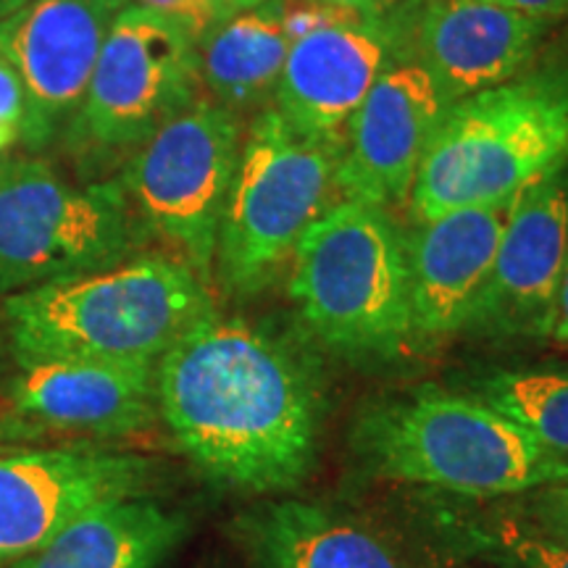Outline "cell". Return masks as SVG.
Here are the masks:
<instances>
[{"label": "cell", "mask_w": 568, "mask_h": 568, "mask_svg": "<svg viewBox=\"0 0 568 568\" xmlns=\"http://www.w3.org/2000/svg\"><path fill=\"white\" fill-rule=\"evenodd\" d=\"M134 3L180 21L184 30L193 34L197 42H201L213 27L222 24L224 19H230L216 3H211V0H134Z\"/></svg>", "instance_id": "cell-23"}, {"label": "cell", "mask_w": 568, "mask_h": 568, "mask_svg": "<svg viewBox=\"0 0 568 568\" xmlns=\"http://www.w3.org/2000/svg\"><path fill=\"white\" fill-rule=\"evenodd\" d=\"M240 134L237 113L219 103H193L126 163V201L142 222L180 247L203 280L216 261L219 226L243 151Z\"/></svg>", "instance_id": "cell-8"}, {"label": "cell", "mask_w": 568, "mask_h": 568, "mask_svg": "<svg viewBox=\"0 0 568 568\" xmlns=\"http://www.w3.org/2000/svg\"><path fill=\"white\" fill-rule=\"evenodd\" d=\"M237 531L258 568H406L366 527L318 503H268Z\"/></svg>", "instance_id": "cell-19"}, {"label": "cell", "mask_w": 568, "mask_h": 568, "mask_svg": "<svg viewBox=\"0 0 568 568\" xmlns=\"http://www.w3.org/2000/svg\"><path fill=\"white\" fill-rule=\"evenodd\" d=\"M510 203L447 211L406 234L410 339L466 329L493 268Z\"/></svg>", "instance_id": "cell-17"}, {"label": "cell", "mask_w": 568, "mask_h": 568, "mask_svg": "<svg viewBox=\"0 0 568 568\" xmlns=\"http://www.w3.org/2000/svg\"><path fill=\"white\" fill-rule=\"evenodd\" d=\"M416 0L347 13L293 40L274 90V109L311 138L343 142L345 126L393 63L410 59Z\"/></svg>", "instance_id": "cell-10"}, {"label": "cell", "mask_w": 568, "mask_h": 568, "mask_svg": "<svg viewBox=\"0 0 568 568\" xmlns=\"http://www.w3.org/2000/svg\"><path fill=\"white\" fill-rule=\"evenodd\" d=\"M153 464L98 447L0 453V568L40 550L88 510L142 495Z\"/></svg>", "instance_id": "cell-11"}, {"label": "cell", "mask_w": 568, "mask_h": 568, "mask_svg": "<svg viewBox=\"0 0 568 568\" xmlns=\"http://www.w3.org/2000/svg\"><path fill=\"white\" fill-rule=\"evenodd\" d=\"M353 450L382 479L474 497L535 493L568 479V458L477 395L422 385L374 403L353 426Z\"/></svg>", "instance_id": "cell-3"}, {"label": "cell", "mask_w": 568, "mask_h": 568, "mask_svg": "<svg viewBox=\"0 0 568 568\" xmlns=\"http://www.w3.org/2000/svg\"><path fill=\"white\" fill-rule=\"evenodd\" d=\"M284 6L287 0H264L232 13L197 42L201 82L219 105L237 113L274 98L293 45Z\"/></svg>", "instance_id": "cell-20"}, {"label": "cell", "mask_w": 568, "mask_h": 568, "mask_svg": "<svg viewBox=\"0 0 568 568\" xmlns=\"http://www.w3.org/2000/svg\"><path fill=\"white\" fill-rule=\"evenodd\" d=\"M155 400L184 456L237 493L293 489L316 464V376L243 318H197L155 364Z\"/></svg>", "instance_id": "cell-1"}, {"label": "cell", "mask_w": 568, "mask_h": 568, "mask_svg": "<svg viewBox=\"0 0 568 568\" xmlns=\"http://www.w3.org/2000/svg\"><path fill=\"white\" fill-rule=\"evenodd\" d=\"M30 0H0V21H3L6 17H11L13 11H19L21 6H27Z\"/></svg>", "instance_id": "cell-31"}, {"label": "cell", "mask_w": 568, "mask_h": 568, "mask_svg": "<svg viewBox=\"0 0 568 568\" xmlns=\"http://www.w3.org/2000/svg\"><path fill=\"white\" fill-rule=\"evenodd\" d=\"M11 355V345H9V332H6V322H3V314H0V372H3L6 366V358Z\"/></svg>", "instance_id": "cell-29"}, {"label": "cell", "mask_w": 568, "mask_h": 568, "mask_svg": "<svg viewBox=\"0 0 568 568\" xmlns=\"http://www.w3.org/2000/svg\"><path fill=\"white\" fill-rule=\"evenodd\" d=\"M487 3L524 13V17L542 21V24L548 27L552 21H560L568 17V0H487Z\"/></svg>", "instance_id": "cell-26"}, {"label": "cell", "mask_w": 568, "mask_h": 568, "mask_svg": "<svg viewBox=\"0 0 568 568\" xmlns=\"http://www.w3.org/2000/svg\"><path fill=\"white\" fill-rule=\"evenodd\" d=\"M548 30L487 0H426L414 11L410 59L453 105L529 69Z\"/></svg>", "instance_id": "cell-16"}, {"label": "cell", "mask_w": 568, "mask_h": 568, "mask_svg": "<svg viewBox=\"0 0 568 568\" xmlns=\"http://www.w3.org/2000/svg\"><path fill=\"white\" fill-rule=\"evenodd\" d=\"M27 116V95L17 69L11 67L9 59L0 53V122L17 126L21 132Z\"/></svg>", "instance_id": "cell-25"}, {"label": "cell", "mask_w": 568, "mask_h": 568, "mask_svg": "<svg viewBox=\"0 0 568 568\" xmlns=\"http://www.w3.org/2000/svg\"><path fill=\"white\" fill-rule=\"evenodd\" d=\"M477 397L568 458V368H506L477 382Z\"/></svg>", "instance_id": "cell-21"}, {"label": "cell", "mask_w": 568, "mask_h": 568, "mask_svg": "<svg viewBox=\"0 0 568 568\" xmlns=\"http://www.w3.org/2000/svg\"><path fill=\"white\" fill-rule=\"evenodd\" d=\"M311 3H322V6H332V9L339 11H355V13H372V11H382L395 6L397 0H311Z\"/></svg>", "instance_id": "cell-28"}, {"label": "cell", "mask_w": 568, "mask_h": 568, "mask_svg": "<svg viewBox=\"0 0 568 568\" xmlns=\"http://www.w3.org/2000/svg\"><path fill=\"white\" fill-rule=\"evenodd\" d=\"M290 297L329 351L393 355L410 339L406 232L364 201L324 209L290 258Z\"/></svg>", "instance_id": "cell-5"}, {"label": "cell", "mask_w": 568, "mask_h": 568, "mask_svg": "<svg viewBox=\"0 0 568 568\" xmlns=\"http://www.w3.org/2000/svg\"><path fill=\"white\" fill-rule=\"evenodd\" d=\"M11 416L21 429L51 435L119 437L159 416L155 366L109 361H21L9 387Z\"/></svg>", "instance_id": "cell-15"}, {"label": "cell", "mask_w": 568, "mask_h": 568, "mask_svg": "<svg viewBox=\"0 0 568 568\" xmlns=\"http://www.w3.org/2000/svg\"><path fill=\"white\" fill-rule=\"evenodd\" d=\"M568 255V163L510 201L493 268L468 326L493 335L550 337Z\"/></svg>", "instance_id": "cell-13"}, {"label": "cell", "mask_w": 568, "mask_h": 568, "mask_svg": "<svg viewBox=\"0 0 568 568\" xmlns=\"http://www.w3.org/2000/svg\"><path fill=\"white\" fill-rule=\"evenodd\" d=\"M134 243L122 184L74 187L42 161L0 159V293L116 266Z\"/></svg>", "instance_id": "cell-7"}, {"label": "cell", "mask_w": 568, "mask_h": 568, "mask_svg": "<svg viewBox=\"0 0 568 568\" xmlns=\"http://www.w3.org/2000/svg\"><path fill=\"white\" fill-rule=\"evenodd\" d=\"M550 337L560 339V343H568V255H566V264H564V274H560V282H558Z\"/></svg>", "instance_id": "cell-27"}, {"label": "cell", "mask_w": 568, "mask_h": 568, "mask_svg": "<svg viewBox=\"0 0 568 568\" xmlns=\"http://www.w3.org/2000/svg\"><path fill=\"white\" fill-rule=\"evenodd\" d=\"M184 531L187 518L180 510L134 495L88 510L40 550L3 568H159Z\"/></svg>", "instance_id": "cell-18"}, {"label": "cell", "mask_w": 568, "mask_h": 568, "mask_svg": "<svg viewBox=\"0 0 568 568\" xmlns=\"http://www.w3.org/2000/svg\"><path fill=\"white\" fill-rule=\"evenodd\" d=\"M213 311L203 276L184 258L142 255L6 297L11 355L155 366Z\"/></svg>", "instance_id": "cell-2"}, {"label": "cell", "mask_w": 568, "mask_h": 568, "mask_svg": "<svg viewBox=\"0 0 568 568\" xmlns=\"http://www.w3.org/2000/svg\"><path fill=\"white\" fill-rule=\"evenodd\" d=\"M237 3H240V9H251V6L264 3V0H237Z\"/></svg>", "instance_id": "cell-32"}, {"label": "cell", "mask_w": 568, "mask_h": 568, "mask_svg": "<svg viewBox=\"0 0 568 568\" xmlns=\"http://www.w3.org/2000/svg\"><path fill=\"white\" fill-rule=\"evenodd\" d=\"M126 0H30L0 21V53L17 69L27 95L21 138L51 140L77 116L98 55Z\"/></svg>", "instance_id": "cell-12"}, {"label": "cell", "mask_w": 568, "mask_h": 568, "mask_svg": "<svg viewBox=\"0 0 568 568\" xmlns=\"http://www.w3.org/2000/svg\"><path fill=\"white\" fill-rule=\"evenodd\" d=\"M337 155L339 142L295 130L276 109L255 116L240 151L213 261L230 293H261L290 266L335 187Z\"/></svg>", "instance_id": "cell-6"}, {"label": "cell", "mask_w": 568, "mask_h": 568, "mask_svg": "<svg viewBox=\"0 0 568 568\" xmlns=\"http://www.w3.org/2000/svg\"><path fill=\"white\" fill-rule=\"evenodd\" d=\"M568 163V61L524 69L447 105L410 187L416 222L510 203Z\"/></svg>", "instance_id": "cell-4"}, {"label": "cell", "mask_w": 568, "mask_h": 568, "mask_svg": "<svg viewBox=\"0 0 568 568\" xmlns=\"http://www.w3.org/2000/svg\"><path fill=\"white\" fill-rule=\"evenodd\" d=\"M531 518L539 531L568 542V479L550 481V485L535 489Z\"/></svg>", "instance_id": "cell-24"}, {"label": "cell", "mask_w": 568, "mask_h": 568, "mask_svg": "<svg viewBox=\"0 0 568 568\" xmlns=\"http://www.w3.org/2000/svg\"><path fill=\"white\" fill-rule=\"evenodd\" d=\"M445 111V95L422 63H393L345 126L335 187L347 201L382 209L406 201Z\"/></svg>", "instance_id": "cell-14"}, {"label": "cell", "mask_w": 568, "mask_h": 568, "mask_svg": "<svg viewBox=\"0 0 568 568\" xmlns=\"http://www.w3.org/2000/svg\"><path fill=\"white\" fill-rule=\"evenodd\" d=\"M495 550L506 558L508 568H568V542L548 537L537 527L500 524Z\"/></svg>", "instance_id": "cell-22"}, {"label": "cell", "mask_w": 568, "mask_h": 568, "mask_svg": "<svg viewBox=\"0 0 568 568\" xmlns=\"http://www.w3.org/2000/svg\"><path fill=\"white\" fill-rule=\"evenodd\" d=\"M197 82L193 34L159 11L126 3L105 34L74 130L101 148H140L195 103Z\"/></svg>", "instance_id": "cell-9"}, {"label": "cell", "mask_w": 568, "mask_h": 568, "mask_svg": "<svg viewBox=\"0 0 568 568\" xmlns=\"http://www.w3.org/2000/svg\"><path fill=\"white\" fill-rule=\"evenodd\" d=\"M17 138H19V130H17V126H11V124H3V122H0V153H3L6 148L11 145V142H17Z\"/></svg>", "instance_id": "cell-30"}]
</instances>
